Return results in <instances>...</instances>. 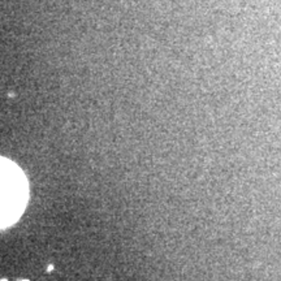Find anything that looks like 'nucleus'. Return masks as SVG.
<instances>
[{
	"mask_svg": "<svg viewBox=\"0 0 281 281\" xmlns=\"http://www.w3.org/2000/svg\"><path fill=\"white\" fill-rule=\"evenodd\" d=\"M17 168V167H16ZM16 168H14V175H16ZM3 173V181H1V186H3V213L7 212L5 217L3 219L8 221L9 220H14L18 217V215H16V211L18 213L22 212V208L25 206V195H28V183H25V181H18L20 178L17 177H12L13 175V168H3L1 171Z\"/></svg>",
	"mask_w": 281,
	"mask_h": 281,
	"instance_id": "1",
	"label": "nucleus"
},
{
	"mask_svg": "<svg viewBox=\"0 0 281 281\" xmlns=\"http://www.w3.org/2000/svg\"><path fill=\"white\" fill-rule=\"evenodd\" d=\"M52 269H53V266H52V264H51V266H48V268H47V271L50 272V271H52Z\"/></svg>",
	"mask_w": 281,
	"mask_h": 281,
	"instance_id": "2",
	"label": "nucleus"
},
{
	"mask_svg": "<svg viewBox=\"0 0 281 281\" xmlns=\"http://www.w3.org/2000/svg\"><path fill=\"white\" fill-rule=\"evenodd\" d=\"M24 281H28V280H24Z\"/></svg>",
	"mask_w": 281,
	"mask_h": 281,
	"instance_id": "3",
	"label": "nucleus"
}]
</instances>
